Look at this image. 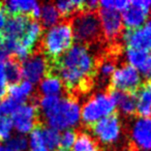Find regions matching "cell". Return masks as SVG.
I'll return each instance as SVG.
<instances>
[{
	"label": "cell",
	"instance_id": "19",
	"mask_svg": "<svg viewBox=\"0 0 151 151\" xmlns=\"http://www.w3.org/2000/svg\"><path fill=\"white\" fill-rule=\"evenodd\" d=\"M34 92V85L28 81H20L18 83L9 84L6 89L7 96L11 97L20 105L25 104Z\"/></svg>",
	"mask_w": 151,
	"mask_h": 151
},
{
	"label": "cell",
	"instance_id": "5",
	"mask_svg": "<svg viewBox=\"0 0 151 151\" xmlns=\"http://www.w3.org/2000/svg\"><path fill=\"white\" fill-rule=\"evenodd\" d=\"M116 107L111 93L97 92L81 107V121L92 126L97 121L114 114Z\"/></svg>",
	"mask_w": 151,
	"mask_h": 151
},
{
	"label": "cell",
	"instance_id": "6",
	"mask_svg": "<svg viewBox=\"0 0 151 151\" xmlns=\"http://www.w3.org/2000/svg\"><path fill=\"white\" fill-rule=\"evenodd\" d=\"M22 78L31 84L40 83L49 73L50 63L44 53L35 52L30 54L21 63Z\"/></svg>",
	"mask_w": 151,
	"mask_h": 151
},
{
	"label": "cell",
	"instance_id": "23",
	"mask_svg": "<svg viewBox=\"0 0 151 151\" xmlns=\"http://www.w3.org/2000/svg\"><path fill=\"white\" fill-rule=\"evenodd\" d=\"M73 151H99V147L92 136L87 132H81L77 136Z\"/></svg>",
	"mask_w": 151,
	"mask_h": 151
},
{
	"label": "cell",
	"instance_id": "21",
	"mask_svg": "<svg viewBox=\"0 0 151 151\" xmlns=\"http://www.w3.org/2000/svg\"><path fill=\"white\" fill-rule=\"evenodd\" d=\"M42 37V26L36 20H30L28 26L24 32L22 38L19 40L24 47L31 52L33 51L34 47L37 45L40 40Z\"/></svg>",
	"mask_w": 151,
	"mask_h": 151
},
{
	"label": "cell",
	"instance_id": "8",
	"mask_svg": "<svg viewBox=\"0 0 151 151\" xmlns=\"http://www.w3.org/2000/svg\"><path fill=\"white\" fill-rule=\"evenodd\" d=\"M151 11V0H132L121 13L122 23L127 30H134L148 21Z\"/></svg>",
	"mask_w": 151,
	"mask_h": 151
},
{
	"label": "cell",
	"instance_id": "12",
	"mask_svg": "<svg viewBox=\"0 0 151 151\" xmlns=\"http://www.w3.org/2000/svg\"><path fill=\"white\" fill-rule=\"evenodd\" d=\"M97 16L101 23V33H104L106 38L115 40L121 34L123 28L121 13L113 9H99Z\"/></svg>",
	"mask_w": 151,
	"mask_h": 151
},
{
	"label": "cell",
	"instance_id": "4",
	"mask_svg": "<svg viewBox=\"0 0 151 151\" xmlns=\"http://www.w3.org/2000/svg\"><path fill=\"white\" fill-rule=\"evenodd\" d=\"M73 37L78 44H92L99 40L101 35V23L97 13L90 11H81L75 14L71 20Z\"/></svg>",
	"mask_w": 151,
	"mask_h": 151
},
{
	"label": "cell",
	"instance_id": "33",
	"mask_svg": "<svg viewBox=\"0 0 151 151\" xmlns=\"http://www.w3.org/2000/svg\"><path fill=\"white\" fill-rule=\"evenodd\" d=\"M20 104L12 99L11 97L6 96L2 99V101L0 103V110H1V114L3 116H12L16 112V110L20 107Z\"/></svg>",
	"mask_w": 151,
	"mask_h": 151
},
{
	"label": "cell",
	"instance_id": "37",
	"mask_svg": "<svg viewBox=\"0 0 151 151\" xmlns=\"http://www.w3.org/2000/svg\"><path fill=\"white\" fill-rule=\"evenodd\" d=\"M0 151H14V150H12V149L7 146H1L0 147Z\"/></svg>",
	"mask_w": 151,
	"mask_h": 151
},
{
	"label": "cell",
	"instance_id": "29",
	"mask_svg": "<svg viewBox=\"0 0 151 151\" xmlns=\"http://www.w3.org/2000/svg\"><path fill=\"white\" fill-rule=\"evenodd\" d=\"M6 146L14 151H28V137L20 134H13Z\"/></svg>",
	"mask_w": 151,
	"mask_h": 151
},
{
	"label": "cell",
	"instance_id": "11",
	"mask_svg": "<svg viewBox=\"0 0 151 151\" xmlns=\"http://www.w3.org/2000/svg\"><path fill=\"white\" fill-rule=\"evenodd\" d=\"M130 139L139 151H151V117H138L134 120Z\"/></svg>",
	"mask_w": 151,
	"mask_h": 151
},
{
	"label": "cell",
	"instance_id": "18",
	"mask_svg": "<svg viewBox=\"0 0 151 151\" xmlns=\"http://www.w3.org/2000/svg\"><path fill=\"white\" fill-rule=\"evenodd\" d=\"M64 84L56 73L48 75L38 83V90L42 96L61 97L64 91Z\"/></svg>",
	"mask_w": 151,
	"mask_h": 151
},
{
	"label": "cell",
	"instance_id": "30",
	"mask_svg": "<svg viewBox=\"0 0 151 151\" xmlns=\"http://www.w3.org/2000/svg\"><path fill=\"white\" fill-rule=\"evenodd\" d=\"M14 125L11 117L0 116V141H9L14 132Z\"/></svg>",
	"mask_w": 151,
	"mask_h": 151
},
{
	"label": "cell",
	"instance_id": "20",
	"mask_svg": "<svg viewBox=\"0 0 151 151\" xmlns=\"http://www.w3.org/2000/svg\"><path fill=\"white\" fill-rule=\"evenodd\" d=\"M110 93L114 99L116 109L119 110L123 115L130 116L136 113V99L134 93L118 90H113Z\"/></svg>",
	"mask_w": 151,
	"mask_h": 151
},
{
	"label": "cell",
	"instance_id": "35",
	"mask_svg": "<svg viewBox=\"0 0 151 151\" xmlns=\"http://www.w3.org/2000/svg\"><path fill=\"white\" fill-rule=\"evenodd\" d=\"M6 21H7L6 13L4 12L3 7L0 5V33H2L5 24H6Z\"/></svg>",
	"mask_w": 151,
	"mask_h": 151
},
{
	"label": "cell",
	"instance_id": "24",
	"mask_svg": "<svg viewBox=\"0 0 151 151\" xmlns=\"http://www.w3.org/2000/svg\"><path fill=\"white\" fill-rule=\"evenodd\" d=\"M115 69H116V64L113 59L106 58L103 61H101L99 64L97 65V71H96L99 82L101 84H106L108 81H110V79H111Z\"/></svg>",
	"mask_w": 151,
	"mask_h": 151
},
{
	"label": "cell",
	"instance_id": "31",
	"mask_svg": "<svg viewBox=\"0 0 151 151\" xmlns=\"http://www.w3.org/2000/svg\"><path fill=\"white\" fill-rule=\"evenodd\" d=\"M128 4H129V1L127 0H103L99 2V7L122 13L128 6Z\"/></svg>",
	"mask_w": 151,
	"mask_h": 151
},
{
	"label": "cell",
	"instance_id": "36",
	"mask_svg": "<svg viewBox=\"0 0 151 151\" xmlns=\"http://www.w3.org/2000/svg\"><path fill=\"white\" fill-rule=\"evenodd\" d=\"M6 93V88L5 87H0V99H2Z\"/></svg>",
	"mask_w": 151,
	"mask_h": 151
},
{
	"label": "cell",
	"instance_id": "28",
	"mask_svg": "<svg viewBox=\"0 0 151 151\" xmlns=\"http://www.w3.org/2000/svg\"><path fill=\"white\" fill-rule=\"evenodd\" d=\"M5 71H6L7 83H18L22 79V69L21 64L16 59H9L5 61Z\"/></svg>",
	"mask_w": 151,
	"mask_h": 151
},
{
	"label": "cell",
	"instance_id": "14",
	"mask_svg": "<svg viewBox=\"0 0 151 151\" xmlns=\"http://www.w3.org/2000/svg\"><path fill=\"white\" fill-rule=\"evenodd\" d=\"M42 5L34 0H9L3 3V9L6 15L29 16L34 20L40 17Z\"/></svg>",
	"mask_w": 151,
	"mask_h": 151
},
{
	"label": "cell",
	"instance_id": "39",
	"mask_svg": "<svg viewBox=\"0 0 151 151\" xmlns=\"http://www.w3.org/2000/svg\"><path fill=\"white\" fill-rule=\"evenodd\" d=\"M1 115H2V114H1V110H0V116H1Z\"/></svg>",
	"mask_w": 151,
	"mask_h": 151
},
{
	"label": "cell",
	"instance_id": "7",
	"mask_svg": "<svg viewBox=\"0 0 151 151\" xmlns=\"http://www.w3.org/2000/svg\"><path fill=\"white\" fill-rule=\"evenodd\" d=\"M113 90L124 92H136L142 85V76L134 67L128 64L116 67L115 71L110 79Z\"/></svg>",
	"mask_w": 151,
	"mask_h": 151
},
{
	"label": "cell",
	"instance_id": "15",
	"mask_svg": "<svg viewBox=\"0 0 151 151\" xmlns=\"http://www.w3.org/2000/svg\"><path fill=\"white\" fill-rule=\"evenodd\" d=\"M125 59L127 64L134 67L142 77L151 79V60L149 58V51L126 49Z\"/></svg>",
	"mask_w": 151,
	"mask_h": 151
},
{
	"label": "cell",
	"instance_id": "1",
	"mask_svg": "<svg viewBox=\"0 0 151 151\" xmlns=\"http://www.w3.org/2000/svg\"><path fill=\"white\" fill-rule=\"evenodd\" d=\"M96 62L90 49L73 44L55 63L56 75L69 89L82 87L94 75Z\"/></svg>",
	"mask_w": 151,
	"mask_h": 151
},
{
	"label": "cell",
	"instance_id": "3",
	"mask_svg": "<svg viewBox=\"0 0 151 151\" xmlns=\"http://www.w3.org/2000/svg\"><path fill=\"white\" fill-rule=\"evenodd\" d=\"M75 42L73 28L69 22L60 21L48 28L42 37V48L47 57L58 59L71 48Z\"/></svg>",
	"mask_w": 151,
	"mask_h": 151
},
{
	"label": "cell",
	"instance_id": "38",
	"mask_svg": "<svg viewBox=\"0 0 151 151\" xmlns=\"http://www.w3.org/2000/svg\"><path fill=\"white\" fill-rule=\"evenodd\" d=\"M56 151H68V150H64V149H57Z\"/></svg>",
	"mask_w": 151,
	"mask_h": 151
},
{
	"label": "cell",
	"instance_id": "26",
	"mask_svg": "<svg viewBox=\"0 0 151 151\" xmlns=\"http://www.w3.org/2000/svg\"><path fill=\"white\" fill-rule=\"evenodd\" d=\"M83 4L84 1L82 0H64L55 3L60 16H70L73 14L75 15L78 12L83 11Z\"/></svg>",
	"mask_w": 151,
	"mask_h": 151
},
{
	"label": "cell",
	"instance_id": "9",
	"mask_svg": "<svg viewBox=\"0 0 151 151\" xmlns=\"http://www.w3.org/2000/svg\"><path fill=\"white\" fill-rule=\"evenodd\" d=\"M14 129L17 134H30L36 127L38 119V109L34 104L25 103L21 105L16 112L11 116Z\"/></svg>",
	"mask_w": 151,
	"mask_h": 151
},
{
	"label": "cell",
	"instance_id": "17",
	"mask_svg": "<svg viewBox=\"0 0 151 151\" xmlns=\"http://www.w3.org/2000/svg\"><path fill=\"white\" fill-rule=\"evenodd\" d=\"M134 94L136 112L140 117H151V82H146L138 88Z\"/></svg>",
	"mask_w": 151,
	"mask_h": 151
},
{
	"label": "cell",
	"instance_id": "22",
	"mask_svg": "<svg viewBox=\"0 0 151 151\" xmlns=\"http://www.w3.org/2000/svg\"><path fill=\"white\" fill-rule=\"evenodd\" d=\"M38 18L40 20V23L42 24V26L50 28L60 22L61 16L54 3L47 2L40 6V14Z\"/></svg>",
	"mask_w": 151,
	"mask_h": 151
},
{
	"label": "cell",
	"instance_id": "2",
	"mask_svg": "<svg viewBox=\"0 0 151 151\" xmlns=\"http://www.w3.org/2000/svg\"><path fill=\"white\" fill-rule=\"evenodd\" d=\"M42 118L47 126L58 132L73 129L81 122V105L73 97H60L56 106Z\"/></svg>",
	"mask_w": 151,
	"mask_h": 151
},
{
	"label": "cell",
	"instance_id": "40",
	"mask_svg": "<svg viewBox=\"0 0 151 151\" xmlns=\"http://www.w3.org/2000/svg\"><path fill=\"white\" fill-rule=\"evenodd\" d=\"M0 147H1V143H0Z\"/></svg>",
	"mask_w": 151,
	"mask_h": 151
},
{
	"label": "cell",
	"instance_id": "16",
	"mask_svg": "<svg viewBox=\"0 0 151 151\" xmlns=\"http://www.w3.org/2000/svg\"><path fill=\"white\" fill-rule=\"evenodd\" d=\"M30 19L26 16H11L2 31V38L11 40H20L25 32Z\"/></svg>",
	"mask_w": 151,
	"mask_h": 151
},
{
	"label": "cell",
	"instance_id": "27",
	"mask_svg": "<svg viewBox=\"0 0 151 151\" xmlns=\"http://www.w3.org/2000/svg\"><path fill=\"white\" fill-rule=\"evenodd\" d=\"M45 143L49 151H56L60 147V132L50 127V126H40Z\"/></svg>",
	"mask_w": 151,
	"mask_h": 151
},
{
	"label": "cell",
	"instance_id": "25",
	"mask_svg": "<svg viewBox=\"0 0 151 151\" xmlns=\"http://www.w3.org/2000/svg\"><path fill=\"white\" fill-rule=\"evenodd\" d=\"M28 151H49L44 137H42V127H35L28 137Z\"/></svg>",
	"mask_w": 151,
	"mask_h": 151
},
{
	"label": "cell",
	"instance_id": "34",
	"mask_svg": "<svg viewBox=\"0 0 151 151\" xmlns=\"http://www.w3.org/2000/svg\"><path fill=\"white\" fill-rule=\"evenodd\" d=\"M7 84L6 71H5V62L0 61V87H5Z\"/></svg>",
	"mask_w": 151,
	"mask_h": 151
},
{
	"label": "cell",
	"instance_id": "13",
	"mask_svg": "<svg viewBox=\"0 0 151 151\" xmlns=\"http://www.w3.org/2000/svg\"><path fill=\"white\" fill-rule=\"evenodd\" d=\"M127 49L150 51L151 50V20H148L141 27L127 30L122 36Z\"/></svg>",
	"mask_w": 151,
	"mask_h": 151
},
{
	"label": "cell",
	"instance_id": "32",
	"mask_svg": "<svg viewBox=\"0 0 151 151\" xmlns=\"http://www.w3.org/2000/svg\"><path fill=\"white\" fill-rule=\"evenodd\" d=\"M77 132L73 129H66L63 130L60 134V147L64 150H69L73 148V144L77 139Z\"/></svg>",
	"mask_w": 151,
	"mask_h": 151
},
{
	"label": "cell",
	"instance_id": "10",
	"mask_svg": "<svg viewBox=\"0 0 151 151\" xmlns=\"http://www.w3.org/2000/svg\"><path fill=\"white\" fill-rule=\"evenodd\" d=\"M121 121L118 115L112 114L92 125V132L101 143L114 144L121 136Z\"/></svg>",
	"mask_w": 151,
	"mask_h": 151
}]
</instances>
